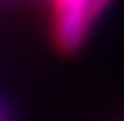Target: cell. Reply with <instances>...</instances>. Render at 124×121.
Returning a JSON list of instances; mask_svg holds the SVG:
<instances>
[{
    "label": "cell",
    "instance_id": "1",
    "mask_svg": "<svg viewBox=\"0 0 124 121\" xmlns=\"http://www.w3.org/2000/svg\"><path fill=\"white\" fill-rule=\"evenodd\" d=\"M0 121H5V116H3V111H0Z\"/></svg>",
    "mask_w": 124,
    "mask_h": 121
}]
</instances>
